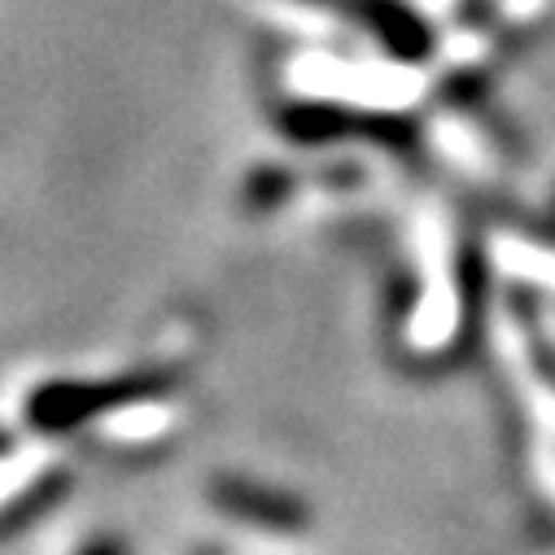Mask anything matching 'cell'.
Returning a JSON list of instances; mask_svg holds the SVG:
<instances>
[{
    "mask_svg": "<svg viewBox=\"0 0 555 555\" xmlns=\"http://www.w3.org/2000/svg\"><path fill=\"white\" fill-rule=\"evenodd\" d=\"M219 503H223V512L245 516V520H258V525H298L302 520L289 503H275L271 494H258V490L236 486V481L219 486Z\"/></svg>",
    "mask_w": 555,
    "mask_h": 555,
    "instance_id": "1",
    "label": "cell"
},
{
    "mask_svg": "<svg viewBox=\"0 0 555 555\" xmlns=\"http://www.w3.org/2000/svg\"><path fill=\"white\" fill-rule=\"evenodd\" d=\"M88 555H122V551H118V546H114V542H105V546H92V551H88Z\"/></svg>",
    "mask_w": 555,
    "mask_h": 555,
    "instance_id": "2",
    "label": "cell"
}]
</instances>
